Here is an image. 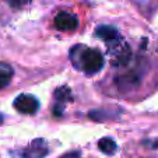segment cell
<instances>
[{"mask_svg":"<svg viewBox=\"0 0 158 158\" xmlns=\"http://www.w3.org/2000/svg\"><path fill=\"white\" fill-rule=\"evenodd\" d=\"M14 108L20 112V114L25 115H34L36 110L39 109V101L34 95L30 94H21L15 98Z\"/></svg>","mask_w":158,"mask_h":158,"instance_id":"obj_2","label":"cell"},{"mask_svg":"<svg viewBox=\"0 0 158 158\" xmlns=\"http://www.w3.org/2000/svg\"><path fill=\"white\" fill-rule=\"evenodd\" d=\"M55 28L62 32H72L76 31L78 27V20L76 15L69 11H60L55 17Z\"/></svg>","mask_w":158,"mask_h":158,"instance_id":"obj_3","label":"cell"},{"mask_svg":"<svg viewBox=\"0 0 158 158\" xmlns=\"http://www.w3.org/2000/svg\"><path fill=\"white\" fill-rule=\"evenodd\" d=\"M95 36L99 39H104L106 44H110V42L116 41L119 36V32L115 27H110V25H101L95 30Z\"/></svg>","mask_w":158,"mask_h":158,"instance_id":"obj_5","label":"cell"},{"mask_svg":"<svg viewBox=\"0 0 158 158\" xmlns=\"http://www.w3.org/2000/svg\"><path fill=\"white\" fill-rule=\"evenodd\" d=\"M98 146H99V150H101L102 152H105V154H108V155H112V154L116 152V143L109 137L101 139L99 143H98Z\"/></svg>","mask_w":158,"mask_h":158,"instance_id":"obj_8","label":"cell"},{"mask_svg":"<svg viewBox=\"0 0 158 158\" xmlns=\"http://www.w3.org/2000/svg\"><path fill=\"white\" fill-rule=\"evenodd\" d=\"M139 81H140V77L136 72H130L127 74L122 76V77L118 78V87H119L122 91H127V89L136 88L139 85Z\"/></svg>","mask_w":158,"mask_h":158,"instance_id":"obj_6","label":"cell"},{"mask_svg":"<svg viewBox=\"0 0 158 158\" xmlns=\"http://www.w3.org/2000/svg\"><path fill=\"white\" fill-rule=\"evenodd\" d=\"M49 152L48 150V144L45 143V140L38 139L34 140L27 148H24L20 152V155L23 158H42Z\"/></svg>","mask_w":158,"mask_h":158,"instance_id":"obj_4","label":"cell"},{"mask_svg":"<svg viewBox=\"0 0 158 158\" xmlns=\"http://www.w3.org/2000/svg\"><path fill=\"white\" fill-rule=\"evenodd\" d=\"M2 123H3V116L0 115V125H2Z\"/></svg>","mask_w":158,"mask_h":158,"instance_id":"obj_12","label":"cell"},{"mask_svg":"<svg viewBox=\"0 0 158 158\" xmlns=\"http://www.w3.org/2000/svg\"><path fill=\"white\" fill-rule=\"evenodd\" d=\"M70 59L77 69L83 70L87 74H95L104 67V56L97 49L85 48L77 45L70 51Z\"/></svg>","mask_w":158,"mask_h":158,"instance_id":"obj_1","label":"cell"},{"mask_svg":"<svg viewBox=\"0 0 158 158\" xmlns=\"http://www.w3.org/2000/svg\"><path fill=\"white\" fill-rule=\"evenodd\" d=\"M55 98L59 104H63V102H67V101H72V91L70 88H66V87H60L55 91Z\"/></svg>","mask_w":158,"mask_h":158,"instance_id":"obj_9","label":"cell"},{"mask_svg":"<svg viewBox=\"0 0 158 158\" xmlns=\"http://www.w3.org/2000/svg\"><path fill=\"white\" fill-rule=\"evenodd\" d=\"M30 2L31 0H6V3L14 9H23L24 6L30 4Z\"/></svg>","mask_w":158,"mask_h":158,"instance_id":"obj_10","label":"cell"},{"mask_svg":"<svg viewBox=\"0 0 158 158\" xmlns=\"http://www.w3.org/2000/svg\"><path fill=\"white\" fill-rule=\"evenodd\" d=\"M62 158H81V157L77 151H73V152H67V154H64Z\"/></svg>","mask_w":158,"mask_h":158,"instance_id":"obj_11","label":"cell"},{"mask_svg":"<svg viewBox=\"0 0 158 158\" xmlns=\"http://www.w3.org/2000/svg\"><path fill=\"white\" fill-rule=\"evenodd\" d=\"M14 74V70L11 69V66L6 64V63H0V89L6 88L10 84Z\"/></svg>","mask_w":158,"mask_h":158,"instance_id":"obj_7","label":"cell"}]
</instances>
